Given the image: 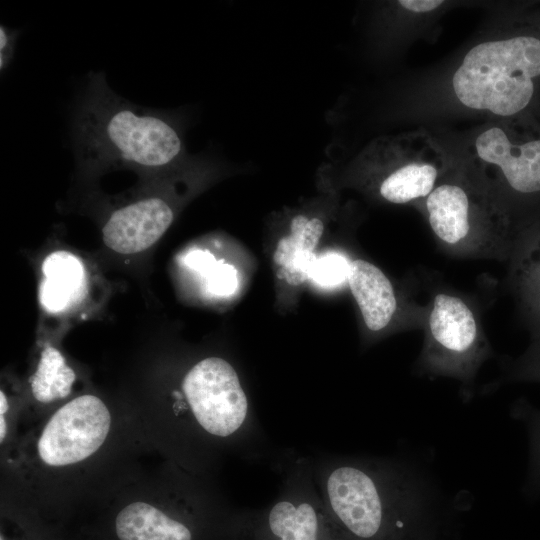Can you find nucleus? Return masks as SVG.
I'll list each match as a JSON object with an SVG mask.
<instances>
[{"label":"nucleus","instance_id":"26","mask_svg":"<svg viewBox=\"0 0 540 540\" xmlns=\"http://www.w3.org/2000/svg\"><path fill=\"white\" fill-rule=\"evenodd\" d=\"M7 426L3 415H0V441L2 442L6 436Z\"/></svg>","mask_w":540,"mask_h":540},{"label":"nucleus","instance_id":"14","mask_svg":"<svg viewBox=\"0 0 540 540\" xmlns=\"http://www.w3.org/2000/svg\"><path fill=\"white\" fill-rule=\"evenodd\" d=\"M508 265L520 314L531 338L540 337V220L523 233Z\"/></svg>","mask_w":540,"mask_h":540},{"label":"nucleus","instance_id":"12","mask_svg":"<svg viewBox=\"0 0 540 540\" xmlns=\"http://www.w3.org/2000/svg\"><path fill=\"white\" fill-rule=\"evenodd\" d=\"M173 219V206L165 196L139 197L109 214L102 228L103 241L117 253H139L156 243Z\"/></svg>","mask_w":540,"mask_h":540},{"label":"nucleus","instance_id":"9","mask_svg":"<svg viewBox=\"0 0 540 540\" xmlns=\"http://www.w3.org/2000/svg\"><path fill=\"white\" fill-rule=\"evenodd\" d=\"M281 485L259 511H244L242 540H345L318 492L310 457L284 454L277 460Z\"/></svg>","mask_w":540,"mask_h":540},{"label":"nucleus","instance_id":"19","mask_svg":"<svg viewBox=\"0 0 540 540\" xmlns=\"http://www.w3.org/2000/svg\"><path fill=\"white\" fill-rule=\"evenodd\" d=\"M511 416L525 423L529 434L530 463L526 488L529 492H540V409L521 398L511 407Z\"/></svg>","mask_w":540,"mask_h":540},{"label":"nucleus","instance_id":"13","mask_svg":"<svg viewBox=\"0 0 540 540\" xmlns=\"http://www.w3.org/2000/svg\"><path fill=\"white\" fill-rule=\"evenodd\" d=\"M462 2L446 0H398L385 2L379 10L377 29L383 43L403 47L436 37L440 21Z\"/></svg>","mask_w":540,"mask_h":540},{"label":"nucleus","instance_id":"21","mask_svg":"<svg viewBox=\"0 0 540 540\" xmlns=\"http://www.w3.org/2000/svg\"><path fill=\"white\" fill-rule=\"evenodd\" d=\"M351 262L352 260L343 253H327L317 258L310 278L327 288L348 284Z\"/></svg>","mask_w":540,"mask_h":540},{"label":"nucleus","instance_id":"24","mask_svg":"<svg viewBox=\"0 0 540 540\" xmlns=\"http://www.w3.org/2000/svg\"><path fill=\"white\" fill-rule=\"evenodd\" d=\"M184 261L189 268L204 274L217 260L208 251L194 250L186 255Z\"/></svg>","mask_w":540,"mask_h":540},{"label":"nucleus","instance_id":"8","mask_svg":"<svg viewBox=\"0 0 540 540\" xmlns=\"http://www.w3.org/2000/svg\"><path fill=\"white\" fill-rule=\"evenodd\" d=\"M422 329L416 372L455 379L463 398L470 399L477 373L493 353L475 304L465 295L438 289L427 304Z\"/></svg>","mask_w":540,"mask_h":540},{"label":"nucleus","instance_id":"20","mask_svg":"<svg viewBox=\"0 0 540 540\" xmlns=\"http://www.w3.org/2000/svg\"><path fill=\"white\" fill-rule=\"evenodd\" d=\"M510 382H540V337L531 338L526 351L506 363L502 377L493 386Z\"/></svg>","mask_w":540,"mask_h":540},{"label":"nucleus","instance_id":"27","mask_svg":"<svg viewBox=\"0 0 540 540\" xmlns=\"http://www.w3.org/2000/svg\"><path fill=\"white\" fill-rule=\"evenodd\" d=\"M0 540H4L3 536L0 537Z\"/></svg>","mask_w":540,"mask_h":540},{"label":"nucleus","instance_id":"11","mask_svg":"<svg viewBox=\"0 0 540 540\" xmlns=\"http://www.w3.org/2000/svg\"><path fill=\"white\" fill-rule=\"evenodd\" d=\"M348 285L369 333L379 334L393 327L423 328L427 305L402 298L391 280L373 263L352 260Z\"/></svg>","mask_w":540,"mask_h":540},{"label":"nucleus","instance_id":"1","mask_svg":"<svg viewBox=\"0 0 540 540\" xmlns=\"http://www.w3.org/2000/svg\"><path fill=\"white\" fill-rule=\"evenodd\" d=\"M400 110L413 120L540 121V2L497 5L470 44L411 85Z\"/></svg>","mask_w":540,"mask_h":540},{"label":"nucleus","instance_id":"22","mask_svg":"<svg viewBox=\"0 0 540 540\" xmlns=\"http://www.w3.org/2000/svg\"><path fill=\"white\" fill-rule=\"evenodd\" d=\"M208 292L216 296H229L238 287V272L228 263L216 261L205 273Z\"/></svg>","mask_w":540,"mask_h":540},{"label":"nucleus","instance_id":"3","mask_svg":"<svg viewBox=\"0 0 540 540\" xmlns=\"http://www.w3.org/2000/svg\"><path fill=\"white\" fill-rule=\"evenodd\" d=\"M72 137L84 170L128 167L157 173L190 157L176 116L124 99L109 87L103 73L90 72L87 77L72 118Z\"/></svg>","mask_w":540,"mask_h":540},{"label":"nucleus","instance_id":"16","mask_svg":"<svg viewBox=\"0 0 540 540\" xmlns=\"http://www.w3.org/2000/svg\"><path fill=\"white\" fill-rule=\"evenodd\" d=\"M115 530L119 540H194L190 524L145 502L125 506L116 517Z\"/></svg>","mask_w":540,"mask_h":540},{"label":"nucleus","instance_id":"2","mask_svg":"<svg viewBox=\"0 0 540 540\" xmlns=\"http://www.w3.org/2000/svg\"><path fill=\"white\" fill-rule=\"evenodd\" d=\"M320 497L345 540H413L439 507L441 492L397 457H310Z\"/></svg>","mask_w":540,"mask_h":540},{"label":"nucleus","instance_id":"7","mask_svg":"<svg viewBox=\"0 0 540 540\" xmlns=\"http://www.w3.org/2000/svg\"><path fill=\"white\" fill-rule=\"evenodd\" d=\"M453 161L437 134L420 127L373 139L355 156L351 167L382 201L417 210Z\"/></svg>","mask_w":540,"mask_h":540},{"label":"nucleus","instance_id":"5","mask_svg":"<svg viewBox=\"0 0 540 540\" xmlns=\"http://www.w3.org/2000/svg\"><path fill=\"white\" fill-rule=\"evenodd\" d=\"M417 211L438 246L455 257L508 263L521 238L509 217L455 157Z\"/></svg>","mask_w":540,"mask_h":540},{"label":"nucleus","instance_id":"4","mask_svg":"<svg viewBox=\"0 0 540 540\" xmlns=\"http://www.w3.org/2000/svg\"><path fill=\"white\" fill-rule=\"evenodd\" d=\"M437 136L521 236L540 220L539 120H489L463 133Z\"/></svg>","mask_w":540,"mask_h":540},{"label":"nucleus","instance_id":"23","mask_svg":"<svg viewBox=\"0 0 540 540\" xmlns=\"http://www.w3.org/2000/svg\"><path fill=\"white\" fill-rule=\"evenodd\" d=\"M19 30L1 25L0 28V68L6 70L13 58Z\"/></svg>","mask_w":540,"mask_h":540},{"label":"nucleus","instance_id":"6","mask_svg":"<svg viewBox=\"0 0 540 540\" xmlns=\"http://www.w3.org/2000/svg\"><path fill=\"white\" fill-rule=\"evenodd\" d=\"M183 403L176 411H188L199 430L223 442L244 460L268 456V444L238 372L226 359L210 356L195 363L184 375Z\"/></svg>","mask_w":540,"mask_h":540},{"label":"nucleus","instance_id":"15","mask_svg":"<svg viewBox=\"0 0 540 540\" xmlns=\"http://www.w3.org/2000/svg\"><path fill=\"white\" fill-rule=\"evenodd\" d=\"M289 229V234L277 243L273 262L280 279L289 285H300L311 276L317 260L314 250L323 235L324 223L318 217L297 214Z\"/></svg>","mask_w":540,"mask_h":540},{"label":"nucleus","instance_id":"10","mask_svg":"<svg viewBox=\"0 0 540 540\" xmlns=\"http://www.w3.org/2000/svg\"><path fill=\"white\" fill-rule=\"evenodd\" d=\"M111 415L94 395L79 396L58 409L38 440L40 458L50 466H66L93 455L109 433Z\"/></svg>","mask_w":540,"mask_h":540},{"label":"nucleus","instance_id":"18","mask_svg":"<svg viewBox=\"0 0 540 540\" xmlns=\"http://www.w3.org/2000/svg\"><path fill=\"white\" fill-rule=\"evenodd\" d=\"M75 379V372L66 364L63 355L54 347H46L31 378L33 396L42 403L65 398Z\"/></svg>","mask_w":540,"mask_h":540},{"label":"nucleus","instance_id":"17","mask_svg":"<svg viewBox=\"0 0 540 540\" xmlns=\"http://www.w3.org/2000/svg\"><path fill=\"white\" fill-rule=\"evenodd\" d=\"M42 271L44 278L39 288V299L47 311H63L79 298L85 271L75 255L66 251L53 252L45 258Z\"/></svg>","mask_w":540,"mask_h":540},{"label":"nucleus","instance_id":"25","mask_svg":"<svg viewBox=\"0 0 540 540\" xmlns=\"http://www.w3.org/2000/svg\"><path fill=\"white\" fill-rule=\"evenodd\" d=\"M9 408L7 398L3 391L0 392V415H3L7 412Z\"/></svg>","mask_w":540,"mask_h":540}]
</instances>
